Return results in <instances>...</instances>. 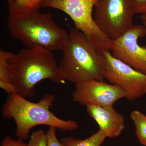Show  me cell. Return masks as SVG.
<instances>
[{"mask_svg": "<svg viewBox=\"0 0 146 146\" xmlns=\"http://www.w3.org/2000/svg\"><path fill=\"white\" fill-rule=\"evenodd\" d=\"M8 71L17 94L25 98L35 95V86L42 80L65 83L52 52L41 47L28 48L17 54L12 53Z\"/></svg>", "mask_w": 146, "mask_h": 146, "instance_id": "1", "label": "cell"}, {"mask_svg": "<svg viewBox=\"0 0 146 146\" xmlns=\"http://www.w3.org/2000/svg\"><path fill=\"white\" fill-rule=\"evenodd\" d=\"M55 97L45 94L38 102H33L17 94L8 95L1 109L3 117L12 119L16 124L15 135L18 139L27 141L31 130L36 126L53 127L60 131H74L79 127L77 122L61 119L50 111Z\"/></svg>", "mask_w": 146, "mask_h": 146, "instance_id": "2", "label": "cell"}, {"mask_svg": "<svg viewBox=\"0 0 146 146\" xmlns=\"http://www.w3.org/2000/svg\"><path fill=\"white\" fill-rule=\"evenodd\" d=\"M59 69L65 81L75 84L105 79L106 58L99 50L75 28L69 29V37L63 49Z\"/></svg>", "mask_w": 146, "mask_h": 146, "instance_id": "3", "label": "cell"}, {"mask_svg": "<svg viewBox=\"0 0 146 146\" xmlns=\"http://www.w3.org/2000/svg\"><path fill=\"white\" fill-rule=\"evenodd\" d=\"M7 27L12 38L28 48L62 50L69 37L68 33L56 23L51 13H41L39 9L9 12Z\"/></svg>", "mask_w": 146, "mask_h": 146, "instance_id": "4", "label": "cell"}, {"mask_svg": "<svg viewBox=\"0 0 146 146\" xmlns=\"http://www.w3.org/2000/svg\"><path fill=\"white\" fill-rule=\"evenodd\" d=\"M98 0H47L42 7L59 9L68 14L75 28L102 51L110 50L112 41L98 28L93 16V8Z\"/></svg>", "mask_w": 146, "mask_h": 146, "instance_id": "5", "label": "cell"}, {"mask_svg": "<svg viewBox=\"0 0 146 146\" xmlns=\"http://www.w3.org/2000/svg\"><path fill=\"white\" fill-rule=\"evenodd\" d=\"M94 20L111 40L122 35L133 25L134 13L129 0H98Z\"/></svg>", "mask_w": 146, "mask_h": 146, "instance_id": "6", "label": "cell"}, {"mask_svg": "<svg viewBox=\"0 0 146 146\" xmlns=\"http://www.w3.org/2000/svg\"><path fill=\"white\" fill-rule=\"evenodd\" d=\"M103 53L106 62L105 78L123 89L128 100L133 101L146 95V74L115 58L108 50Z\"/></svg>", "mask_w": 146, "mask_h": 146, "instance_id": "7", "label": "cell"}, {"mask_svg": "<svg viewBox=\"0 0 146 146\" xmlns=\"http://www.w3.org/2000/svg\"><path fill=\"white\" fill-rule=\"evenodd\" d=\"M146 36L143 25H133L119 37L112 40L111 53L115 58L146 74V47L140 46L138 39Z\"/></svg>", "mask_w": 146, "mask_h": 146, "instance_id": "8", "label": "cell"}, {"mask_svg": "<svg viewBox=\"0 0 146 146\" xmlns=\"http://www.w3.org/2000/svg\"><path fill=\"white\" fill-rule=\"evenodd\" d=\"M72 100L82 106L94 104L112 107L118 100L126 98V94L119 86L104 80H89L76 84Z\"/></svg>", "mask_w": 146, "mask_h": 146, "instance_id": "9", "label": "cell"}, {"mask_svg": "<svg viewBox=\"0 0 146 146\" xmlns=\"http://www.w3.org/2000/svg\"><path fill=\"white\" fill-rule=\"evenodd\" d=\"M86 112L97 123L106 137H118L125 127V118L112 107H102L96 105L86 106Z\"/></svg>", "mask_w": 146, "mask_h": 146, "instance_id": "10", "label": "cell"}, {"mask_svg": "<svg viewBox=\"0 0 146 146\" xmlns=\"http://www.w3.org/2000/svg\"><path fill=\"white\" fill-rule=\"evenodd\" d=\"M106 138L104 132L99 129L92 136L85 139L67 137L61 138L60 141L65 146H101Z\"/></svg>", "mask_w": 146, "mask_h": 146, "instance_id": "11", "label": "cell"}, {"mask_svg": "<svg viewBox=\"0 0 146 146\" xmlns=\"http://www.w3.org/2000/svg\"><path fill=\"white\" fill-rule=\"evenodd\" d=\"M130 117L135 126L138 141L141 145L146 146V115L138 110H133Z\"/></svg>", "mask_w": 146, "mask_h": 146, "instance_id": "12", "label": "cell"}, {"mask_svg": "<svg viewBox=\"0 0 146 146\" xmlns=\"http://www.w3.org/2000/svg\"><path fill=\"white\" fill-rule=\"evenodd\" d=\"M9 12L39 9L47 0H6Z\"/></svg>", "mask_w": 146, "mask_h": 146, "instance_id": "13", "label": "cell"}, {"mask_svg": "<svg viewBox=\"0 0 146 146\" xmlns=\"http://www.w3.org/2000/svg\"><path fill=\"white\" fill-rule=\"evenodd\" d=\"M12 53L0 50V81L11 83L8 71L9 60Z\"/></svg>", "mask_w": 146, "mask_h": 146, "instance_id": "14", "label": "cell"}, {"mask_svg": "<svg viewBox=\"0 0 146 146\" xmlns=\"http://www.w3.org/2000/svg\"><path fill=\"white\" fill-rule=\"evenodd\" d=\"M27 146H47L46 133L42 129L33 132Z\"/></svg>", "mask_w": 146, "mask_h": 146, "instance_id": "15", "label": "cell"}, {"mask_svg": "<svg viewBox=\"0 0 146 146\" xmlns=\"http://www.w3.org/2000/svg\"><path fill=\"white\" fill-rule=\"evenodd\" d=\"M56 128L53 127H49L46 132L47 146H65L59 141L56 136Z\"/></svg>", "mask_w": 146, "mask_h": 146, "instance_id": "16", "label": "cell"}, {"mask_svg": "<svg viewBox=\"0 0 146 146\" xmlns=\"http://www.w3.org/2000/svg\"><path fill=\"white\" fill-rule=\"evenodd\" d=\"M135 14H146V0H129Z\"/></svg>", "mask_w": 146, "mask_h": 146, "instance_id": "17", "label": "cell"}, {"mask_svg": "<svg viewBox=\"0 0 146 146\" xmlns=\"http://www.w3.org/2000/svg\"><path fill=\"white\" fill-rule=\"evenodd\" d=\"M1 146H27L23 140H16L9 136H6L1 142Z\"/></svg>", "mask_w": 146, "mask_h": 146, "instance_id": "18", "label": "cell"}, {"mask_svg": "<svg viewBox=\"0 0 146 146\" xmlns=\"http://www.w3.org/2000/svg\"><path fill=\"white\" fill-rule=\"evenodd\" d=\"M0 88L5 91L8 95L12 94H17L16 87L11 83L0 81Z\"/></svg>", "mask_w": 146, "mask_h": 146, "instance_id": "19", "label": "cell"}, {"mask_svg": "<svg viewBox=\"0 0 146 146\" xmlns=\"http://www.w3.org/2000/svg\"><path fill=\"white\" fill-rule=\"evenodd\" d=\"M141 18L142 24H143V25L146 29V14L141 15Z\"/></svg>", "mask_w": 146, "mask_h": 146, "instance_id": "20", "label": "cell"}]
</instances>
